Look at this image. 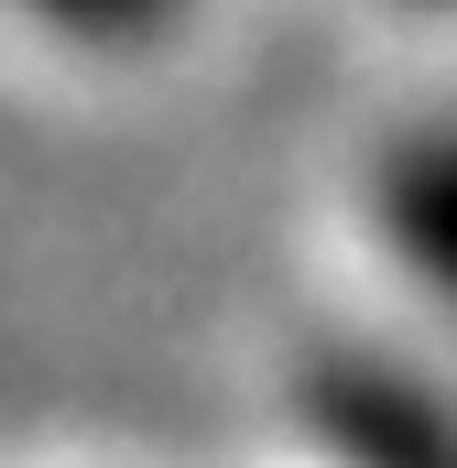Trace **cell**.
Here are the masks:
<instances>
[{
    "label": "cell",
    "instance_id": "obj_1",
    "mask_svg": "<svg viewBox=\"0 0 457 468\" xmlns=\"http://www.w3.org/2000/svg\"><path fill=\"white\" fill-rule=\"evenodd\" d=\"M305 414L348 468H447V403L392 359H327Z\"/></svg>",
    "mask_w": 457,
    "mask_h": 468
},
{
    "label": "cell",
    "instance_id": "obj_2",
    "mask_svg": "<svg viewBox=\"0 0 457 468\" xmlns=\"http://www.w3.org/2000/svg\"><path fill=\"white\" fill-rule=\"evenodd\" d=\"M392 239L414 250L425 283L457 272V142L447 131H414V142L392 153Z\"/></svg>",
    "mask_w": 457,
    "mask_h": 468
},
{
    "label": "cell",
    "instance_id": "obj_3",
    "mask_svg": "<svg viewBox=\"0 0 457 468\" xmlns=\"http://www.w3.org/2000/svg\"><path fill=\"white\" fill-rule=\"evenodd\" d=\"M22 11H44V22H66L88 44H142V33L175 22V0H22Z\"/></svg>",
    "mask_w": 457,
    "mask_h": 468
}]
</instances>
